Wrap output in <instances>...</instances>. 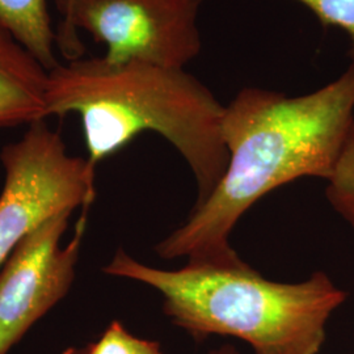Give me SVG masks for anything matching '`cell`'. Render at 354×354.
Masks as SVG:
<instances>
[{
	"mask_svg": "<svg viewBox=\"0 0 354 354\" xmlns=\"http://www.w3.org/2000/svg\"><path fill=\"white\" fill-rule=\"evenodd\" d=\"M203 0H80L68 36L59 49L64 61L84 57V30L105 46L109 64L145 62L185 68L203 50L197 17Z\"/></svg>",
	"mask_w": 354,
	"mask_h": 354,
	"instance_id": "cell-5",
	"label": "cell"
},
{
	"mask_svg": "<svg viewBox=\"0 0 354 354\" xmlns=\"http://www.w3.org/2000/svg\"><path fill=\"white\" fill-rule=\"evenodd\" d=\"M49 70L0 26V127L30 125L48 115Z\"/></svg>",
	"mask_w": 354,
	"mask_h": 354,
	"instance_id": "cell-7",
	"label": "cell"
},
{
	"mask_svg": "<svg viewBox=\"0 0 354 354\" xmlns=\"http://www.w3.org/2000/svg\"><path fill=\"white\" fill-rule=\"evenodd\" d=\"M327 183L326 196L329 205L354 228V121Z\"/></svg>",
	"mask_w": 354,
	"mask_h": 354,
	"instance_id": "cell-9",
	"label": "cell"
},
{
	"mask_svg": "<svg viewBox=\"0 0 354 354\" xmlns=\"http://www.w3.org/2000/svg\"><path fill=\"white\" fill-rule=\"evenodd\" d=\"M80 0H55V6L57 10L61 15L59 23L55 29V35H57V50H59L66 42L67 36H68V29H70V21H71V16L74 12L76 4Z\"/></svg>",
	"mask_w": 354,
	"mask_h": 354,
	"instance_id": "cell-12",
	"label": "cell"
},
{
	"mask_svg": "<svg viewBox=\"0 0 354 354\" xmlns=\"http://www.w3.org/2000/svg\"><path fill=\"white\" fill-rule=\"evenodd\" d=\"M86 353V346L84 348H68L66 349L62 354H84Z\"/></svg>",
	"mask_w": 354,
	"mask_h": 354,
	"instance_id": "cell-14",
	"label": "cell"
},
{
	"mask_svg": "<svg viewBox=\"0 0 354 354\" xmlns=\"http://www.w3.org/2000/svg\"><path fill=\"white\" fill-rule=\"evenodd\" d=\"M0 26L23 44L49 71L61 64L48 0H0Z\"/></svg>",
	"mask_w": 354,
	"mask_h": 354,
	"instance_id": "cell-8",
	"label": "cell"
},
{
	"mask_svg": "<svg viewBox=\"0 0 354 354\" xmlns=\"http://www.w3.org/2000/svg\"><path fill=\"white\" fill-rule=\"evenodd\" d=\"M102 270L159 291L165 315L194 340L231 336L254 354H319L329 317L348 298L323 272L283 283L264 279L243 260L165 270L118 250Z\"/></svg>",
	"mask_w": 354,
	"mask_h": 354,
	"instance_id": "cell-3",
	"label": "cell"
},
{
	"mask_svg": "<svg viewBox=\"0 0 354 354\" xmlns=\"http://www.w3.org/2000/svg\"><path fill=\"white\" fill-rule=\"evenodd\" d=\"M225 105L185 68L102 57L64 61L49 71L48 115H79L89 163L96 167L145 131L168 140L185 159L205 203L228 163Z\"/></svg>",
	"mask_w": 354,
	"mask_h": 354,
	"instance_id": "cell-2",
	"label": "cell"
},
{
	"mask_svg": "<svg viewBox=\"0 0 354 354\" xmlns=\"http://www.w3.org/2000/svg\"><path fill=\"white\" fill-rule=\"evenodd\" d=\"M87 209L76 223L74 238L61 245L71 212L55 215L21 241L0 272V354H7L33 324L62 301L71 289Z\"/></svg>",
	"mask_w": 354,
	"mask_h": 354,
	"instance_id": "cell-6",
	"label": "cell"
},
{
	"mask_svg": "<svg viewBox=\"0 0 354 354\" xmlns=\"http://www.w3.org/2000/svg\"><path fill=\"white\" fill-rule=\"evenodd\" d=\"M209 354H239L238 353V351L232 346V345H230V344H226V345H222V346H219V348H216V349H213L212 352Z\"/></svg>",
	"mask_w": 354,
	"mask_h": 354,
	"instance_id": "cell-13",
	"label": "cell"
},
{
	"mask_svg": "<svg viewBox=\"0 0 354 354\" xmlns=\"http://www.w3.org/2000/svg\"><path fill=\"white\" fill-rule=\"evenodd\" d=\"M0 266L13 250L53 216L88 210L95 201V169L87 158L67 151L59 133L44 121L30 124L21 140L0 151Z\"/></svg>",
	"mask_w": 354,
	"mask_h": 354,
	"instance_id": "cell-4",
	"label": "cell"
},
{
	"mask_svg": "<svg viewBox=\"0 0 354 354\" xmlns=\"http://www.w3.org/2000/svg\"><path fill=\"white\" fill-rule=\"evenodd\" d=\"M84 354H165L160 344L131 335L118 320L105 329L102 337L86 346Z\"/></svg>",
	"mask_w": 354,
	"mask_h": 354,
	"instance_id": "cell-10",
	"label": "cell"
},
{
	"mask_svg": "<svg viewBox=\"0 0 354 354\" xmlns=\"http://www.w3.org/2000/svg\"><path fill=\"white\" fill-rule=\"evenodd\" d=\"M323 26H335L349 38V58L354 62V0H298Z\"/></svg>",
	"mask_w": 354,
	"mask_h": 354,
	"instance_id": "cell-11",
	"label": "cell"
},
{
	"mask_svg": "<svg viewBox=\"0 0 354 354\" xmlns=\"http://www.w3.org/2000/svg\"><path fill=\"white\" fill-rule=\"evenodd\" d=\"M354 121V62L314 92L290 97L247 87L225 105L222 138L227 168L188 221L158 243L159 257L236 264L230 235L269 192L301 177L328 180Z\"/></svg>",
	"mask_w": 354,
	"mask_h": 354,
	"instance_id": "cell-1",
	"label": "cell"
}]
</instances>
